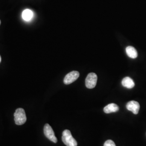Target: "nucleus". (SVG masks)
Returning <instances> with one entry per match:
<instances>
[{"label":"nucleus","instance_id":"6","mask_svg":"<svg viewBox=\"0 0 146 146\" xmlns=\"http://www.w3.org/2000/svg\"><path fill=\"white\" fill-rule=\"evenodd\" d=\"M126 108L128 110L132 111L133 114L136 115L139 111L140 106L137 101H131L127 103L126 105Z\"/></svg>","mask_w":146,"mask_h":146},{"label":"nucleus","instance_id":"11","mask_svg":"<svg viewBox=\"0 0 146 146\" xmlns=\"http://www.w3.org/2000/svg\"><path fill=\"white\" fill-rule=\"evenodd\" d=\"M104 146H116V145L114 141L108 140L104 142Z\"/></svg>","mask_w":146,"mask_h":146},{"label":"nucleus","instance_id":"8","mask_svg":"<svg viewBox=\"0 0 146 146\" xmlns=\"http://www.w3.org/2000/svg\"><path fill=\"white\" fill-rule=\"evenodd\" d=\"M122 85L127 88L131 89L135 86V83L131 78L125 77L122 81Z\"/></svg>","mask_w":146,"mask_h":146},{"label":"nucleus","instance_id":"10","mask_svg":"<svg viewBox=\"0 0 146 146\" xmlns=\"http://www.w3.org/2000/svg\"><path fill=\"white\" fill-rule=\"evenodd\" d=\"M127 55L131 58H135L137 57V52L135 48L132 46H128L125 49Z\"/></svg>","mask_w":146,"mask_h":146},{"label":"nucleus","instance_id":"5","mask_svg":"<svg viewBox=\"0 0 146 146\" xmlns=\"http://www.w3.org/2000/svg\"><path fill=\"white\" fill-rule=\"evenodd\" d=\"M80 76V74L78 71H72L68 73L64 78V84H69L75 81Z\"/></svg>","mask_w":146,"mask_h":146},{"label":"nucleus","instance_id":"12","mask_svg":"<svg viewBox=\"0 0 146 146\" xmlns=\"http://www.w3.org/2000/svg\"><path fill=\"white\" fill-rule=\"evenodd\" d=\"M1 56H0V62H1Z\"/></svg>","mask_w":146,"mask_h":146},{"label":"nucleus","instance_id":"3","mask_svg":"<svg viewBox=\"0 0 146 146\" xmlns=\"http://www.w3.org/2000/svg\"><path fill=\"white\" fill-rule=\"evenodd\" d=\"M43 131H44V135L46 136L47 139H48L50 141H52L54 143L58 142V139L55 135L54 131H53L52 127L49 124L47 123L44 125Z\"/></svg>","mask_w":146,"mask_h":146},{"label":"nucleus","instance_id":"13","mask_svg":"<svg viewBox=\"0 0 146 146\" xmlns=\"http://www.w3.org/2000/svg\"><path fill=\"white\" fill-rule=\"evenodd\" d=\"M0 25H1V21H0Z\"/></svg>","mask_w":146,"mask_h":146},{"label":"nucleus","instance_id":"4","mask_svg":"<svg viewBox=\"0 0 146 146\" xmlns=\"http://www.w3.org/2000/svg\"><path fill=\"white\" fill-rule=\"evenodd\" d=\"M98 80V76L96 74L90 73L87 75L86 78V86L89 89L94 88L96 86Z\"/></svg>","mask_w":146,"mask_h":146},{"label":"nucleus","instance_id":"9","mask_svg":"<svg viewBox=\"0 0 146 146\" xmlns=\"http://www.w3.org/2000/svg\"><path fill=\"white\" fill-rule=\"evenodd\" d=\"M33 16H34L33 12L31 10L28 9H27L25 11H23L22 14V17L23 20L27 22L31 21L32 19L33 18Z\"/></svg>","mask_w":146,"mask_h":146},{"label":"nucleus","instance_id":"1","mask_svg":"<svg viewBox=\"0 0 146 146\" xmlns=\"http://www.w3.org/2000/svg\"><path fill=\"white\" fill-rule=\"evenodd\" d=\"M62 140L67 146H77L78 143L72 135L70 131L66 129L63 131Z\"/></svg>","mask_w":146,"mask_h":146},{"label":"nucleus","instance_id":"7","mask_svg":"<svg viewBox=\"0 0 146 146\" xmlns=\"http://www.w3.org/2000/svg\"><path fill=\"white\" fill-rule=\"evenodd\" d=\"M119 110V107L115 104H110L106 106L104 109V113L106 114H110L111 113H115Z\"/></svg>","mask_w":146,"mask_h":146},{"label":"nucleus","instance_id":"2","mask_svg":"<svg viewBox=\"0 0 146 146\" xmlns=\"http://www.w3.org/2000/svg\"><path fill=\"white\" fill-rule=\"evenodd\" d=\"M14 120L16 125H22L26 123V115L25 110L23 108H17L14 113Z\"/></svg>","mask_w":146,"mask_h":146}]
</instances>
